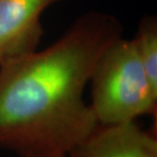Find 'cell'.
I'll list each match as a JSON object with an SVG mask.
<instances>
[{
    "label": "cell",
    "instance_id": "cell-1",
    "mask_svg": "<svg viewBox=\"0 0 157 157\" xmlns=\"http://www.w3.org/2000/svg\"><path fill=\"white\" fill-rule=\"evenodd\" d=\"M121 36L117 17L89 11L48 47L0 64V149L70 155L99 124L85 90L100 55Z\"/></svg>",
    "mask_w": 157,
    "mask_h": 157
},
{
    "label": "cell",
    "instance_id": "cell-2",
    "mask_svg": "<svg viewBox=\"0 0 157 157\" xmlns=\"http://www.w3.org/2000/svg\"><path fill=\"white\" fill-rule=\"evenodd\" d=\"M91 102L99 124L133 122L156 112L157 91L147 78L133 38L107 46L91 74Z\"/></svg>",
    "mask_w": 157,
    "mask_h": 157
},
{
    "label": "cell",
    "instance_id": "cell-3",
    "mask_svg": "<svg viewBox=\"0 0 157 157\" xmlns=\"http://www.w3.org/2000/svg\"><path fill=\"white\" fill-rule=\"evenodd\" d=\"M64 0H0V64L38 49L43 13Z\"/></svg>",
    "mask_w": 157,
    "mask_h": 157
},
{
    "label": "cell",
    "instance_id": "cell-4",
    "mask_svg": "<svg viewBox=\"0 0 157 157\" xmlns=\"http://www.w3.org/2000/svg\"><path fill=\"white\" fill-rule=\"evenodd\" d=\"M68 157H157V139L136 121L98 124Z\"/></svg>",
    "mask_w": 157,
    "mask_h": 157
},
{
    "label": "cell",
    "instance_id": "cell-5",
    "mask_svg": "<svg viewBox=\"0 0 157 157\" xmlns=\"http://www.w3.org/2000/svg\"><path fill=\"white\" fill-rule=\"evenodd\" d=\"M136 49L153 89L157 91V20L146 15L140 21L133 38Z\"/></svg>",
    "mask_w": 157,
    "mask_h": 157
},
{
    "label": "cell",
    "instance_id": "cell-6",
    "mask_svg": "<svg viewBox=\"0 0 157 157\" xmlns=\"http://www.w3.org/2000/svg\"><path fill=\"white\" fill-rule=\"evenodd\" d=\"M67 157H68V156H67Z\"/></svg>",
    "mask_w": 157,
    "mask_h": 157
}]
</instances>
